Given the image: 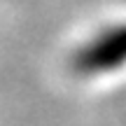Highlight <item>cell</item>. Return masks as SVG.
<instances>
[{
	"label": "cell",
	"instance_id": "1",
	"mask_svg": "<svg viewBox=\"0 0 126 126\" xmlns=\"http://www.w3.org/2000/svg\"><path fill=\"white\" fill-rule=\"evenodd\" d=\"M126 59V26H119L114 31H108L91 40L86 49L82 51V63L89 68H112V63Z\"/></svg>",
	"mask_w": 126,
	"mask_h": 126
}]
</instances>
